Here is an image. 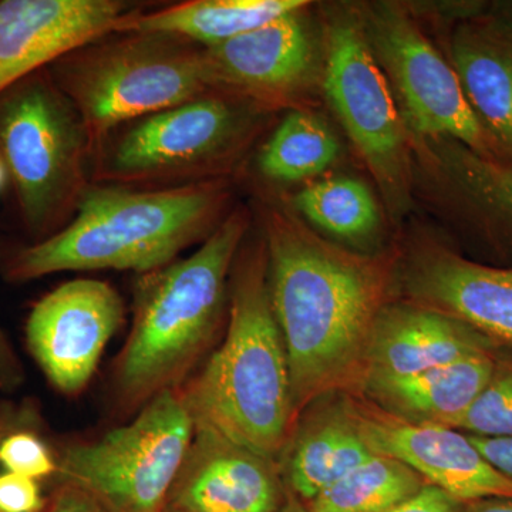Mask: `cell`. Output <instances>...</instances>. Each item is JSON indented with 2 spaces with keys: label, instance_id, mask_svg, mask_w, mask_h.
Masks as SVG:
<instances>
[{
  "label": "cell",
  "instance_id": "cell-30",
  "mask_svg": "<svg viewBox=\"0 0 512 512\" xmlns=\"http://www.w3.org/2000/svg\"><path fill=\"white\" fill-rule=\"evenodd\" d=\"M466 504L444 493L440 488L426 484L419 493L384 512H464Z\"/></svg>",
  "mask_w": 512,
  "mask_h": 512
},
{
  "label": "cell",
  "instance_id": "cell-29",
  "mask_svg": "<svg viewBox=\"0 0 512 512\" xmlns=\"http://www.w3.org/2000/svg\"><path fill=\"white\" fill-rule=\"evenodd\" d=\"M40 512H107L103 505L82 488L67 483H55L46 495L45 507Z\"/></svg>",
  "mask_w": 512,
  "mask_h": 512
},
{
  "label": "cell",
  "instance_id": "cell-28",
  "mask_svg": "<svg viewBox=\"0 0 512 512\" xmlns=\"http://www.w3.org/2000/svg\"><path fill=\"white\" fill-rule=\"evenodd\" d=\"M45 503L39 481L6 471L0 473V512H40Z\"/></svg>",
  "mask_w": 512,
  "mask_h": 512
},
{
  "label": "cell",
  "instance_id": "cell-8",
  "mask_svg": "<svg viewBox=\"0 0 512 512\" xmlns=\"http://www.w3.org/2000/svg\"><path fill=\"white\" fill-rule=\"evenodd\" d=\"M192 434L180 390H165L130 423L60 451L53 481L82 488L107 512H163Z\"/></svg>",
  "mask_w": 512,
  "mask_h": 512
},
{
  "label": "cell",
  "instance_id": "cell-3",
  "mask_svg": "<svg viewBox=\"0 0 512 512\" xmlns=\"http://www.w3.org/2000/svg\"><path fill=\"white\" fill-rule=\"evenodd\" d=\"M227 335L180 390L194 427L278 464L293 424L291 375L268 286L265 242L235 259Z\"/></svg>",
  "mask_w": 512,
  "mask_h": 512
},
{
  "label": "cell",
  "instance_id": "cell-4",
  "mask_svg": "<svg viewBox=\"0 0 512 512\" xmlns=\"http://www.w3.org/2000/svg\"><path fill=\"white\" fill-rule=\"evenodd\" d=\"M247 228L245 215L234 212L194 254L140 279L133 326L114 367L121 410L138 412L157 394L180 387L210 346Z\"/></svg>",
  "mask_w": 512,
  "mask_h": 512
},
{
  "label": "cell",
  "instance_id": "cell-10",
  "mask_svg": "<svg viewBox=\"0 0 512 512\" xmlns=\"http://www.w3.org/2000/svg\"><path fill=\"white\" fill-rule=\"evenodd\" d=\"M376 59L390 74L404 114L417 133L447 137L484 158L497 160L493 144L464 96L453 64L402 13L383 9L365 30Z\"/></svg>",
  "mask_w": 512,
  "mask_h": 512
},
{
  "label": "cell",
  "instance_id": "cell-21",
  "mask_svg": "<svg viewBox=\"0 0 512 512\" xmlns=\"http://www.w3.org/2000/svg\"><path fill=\"white\" fill-rule=\"evenodd\" d=\"M303 0H191L154 12L131 10L114 33H157L208 49L305 9Z\"/></svg>",
  "mask_w": 512,
  "mask_h": 512
},
{
  "label": "cell",
  "instance_id": "cell-14",
  "mask_svg": "<svg viewBox=\"0 0 512 512\" xmlns=\"http://www.w3.org/2000/svg\"><path fill=\"white\" fill-rule=\"evenodd\" d=\"M131 10L119 0H0V94L111 35Z\"/></svg>",
  "mask_w": 512,
  "mask_h": 512
},
{
  "label": "cell",
  "instance_id": "cell-32",
  "mask_svg": "<svg viewBox=\"0 0 512 512\" xmlns=\"http://www.w3.org/2000/svg\"><path fill=\"white\" fill-rule=\"evenodd\" d=\"M25 380V369L12 343L0 328V389L15 390Z\"/></svg>",
  "mask_w": 512,
  "mask_h": 512
},
{
  "label": "cell",
  "instance_id": "cell-20",
  "mask_svg": "<svg viewBox=\"0 0 512 512\" xmlns=\"http://www.w3.org/2000/svg\"><path fill=\"white\" fill-rule=\"evenodd\" d=\"M497 355V349L484 350L419 375L363 380L349 390L402 419L453 427L487 386Z\"/></svg>",
  "mask_w": 512,
  "mask_h": 512
},
{
  "label": "cell",
  "instance_id": "cell-31",
  "mask_svg": "<svg viewBox=\"0 0 512 512\" xmlns=\"http://www.w3.org/2000/svg\"><path fill=\"white\" fill-rule=\"evenodd\" d=\"M468 437L485 460L512 481V437Z\"/></svg>",
  "mask_w": 512,
  "mask_h": 512
},
{
  "label": "cell",
  "instance_id": "cell-18",
  "mask_svg": "<svg viewBox=\"0 0 512 512\" xmlns=\"http://www.w3.org/2000/svg\"><path fill=\"white\" fill-rule=\"evenodd\" d=\"M318 400L296 419L278 460L286 490L303 504L375 454L360 436L342 393Z\"/></svg>",
  "mask_w": 512,
  "mask_h": 512
},
{
  "label": "cell",
  "instance_id": "cell-33",
  "mask_svg": "<svg viewBox=\"0 0 512 512\" xmlns=\"http://www.w3.org/2000/svg\"><path fill=\"white\" fill-rule=\"evenodd\" d=\"M512 40V2L497 3L484 18H478Z\"/></svg>",
  "mask_w": 512,
  "mask_h": 512
},
{
  "label": "cell",
  "instance_id": "cell-11",
  "mask_svg": "<svg viewBox=\"0 0 512 512\" xmlns=\"http://www.w3.org/2000/svg\"><path fill=\"white\" fill-rule=\"evenodd\" d=\"M340 393L373 453L402 461L427 484L461 503L512 497V481L485 460L467 434L443 424L394 416L353 390Z\"/></svg>",
  "mask_w": 512,
  "mask_h": 512
},
{
  "label": "cell",
  "instance_id": "cell-25",
  "mask_svg": "<svg viewBox=\"0 0 512 512\" xmlns=\"http://www.w3.org/2000/svg\"><path fill=\"white\" fill-rule=\"evenodd\" d=\"M446 163L468 197L512 224V165L478 156L454 141Z\"/></svg>",
  "mask_w": 512,
  "mask_h": 512
},
{
  "label": "cell",
  "instance_id": "cell-24",
  "mask_svg": "<svg viewBox=\"0 0 512 512\" xmlns=\"http://www.w3.org/2000/svg\"><path fill=\"white\" fill-rule=\"evenodd\" d=\"M293 204L316 227L349 241L369 237L379 225L375 197L355 178H330L309 185Z\"/></svg>",
  "mask_w": 512,
  "mask_h": 512
},
{
  "label": "cell",
  "instance_id": "cell-17",
  "mask_svg": "<svg viewBox=\"0 0 512 512\" xmlns=\"http://www.w3.org/2000/svg\"><path fill=\"white\" fill-rule=\"evenodd\" d=\"M497 348L477 330L444 313L413 302L386 303L370 333L356 384L419 375Z\"/></svg>",
  "mask_w": 512,
  "mask_h": 512
},
{
  "label": "cell",
  "instance_id": "cell-6",
  "mask_svg": "<svg viewBox=\"0 0 512 512\" xmlns=\"http://www.w3.org/2000/svg\"><path fill=\"white\" fill-rule=\"evenodd\" d=\"M92 156L79 113L47 67L0 94V158L33 242L55 235L77 211Z\"/></svg>",
  "mask_w": 512,
  "mask_h": 512
},
{
  "label": "cell",
  "instance_id": "cell-35",
  "mask_svg": "<svg viewBox=\"0 0 512 512\" xmlns=\"http://www.w3.org/2000/svg\"><path fill=\"white\" fill-rule=\"evenodd\" d=\"M281 512H308L306 511L305 505L298 500V498L293 497L291 493L288 491V498H286V503L284 508H282Z\"/></svg>",
  "mask_w": 512,
  "mask_h": 512
},
{
  "label": "cell",
  "instance_id": "cell-37",
  "mask_svg": "<svg viewBox=\"0 0 512 512\" xmlns=\"http://www.w3.org/2000/svg\"><path fill=\"white\" fill-rule=\"evenodd\" d=\"M8 180V171H6L5 164H3L2 158H0V191L5 188L6 181Z\"/></svg>",
  "mask_w": 512,
  "mask_h": 512
},
{
  "label": "cell",
  "instance_id": "cell-7",
  "mask_svg": "<svg viewBox=\"0 0 512 512\" xmlns=\"http://www.w3.org/2000/svg\"><path fill=\"white\" fill-rule=\"evenodd\" d=\"M255 104L212 92L134 121L101 141L94 178L121 187L167 188L212 180L247 144Z\"/></svg>",
  "mask_w": 512,
  "mask_h": 512
},
{
  "label": "cell",
  "instance_id": "cell-9",
  "mask_svg": "<svg viewBox=\"0 0 512 512\" xmlns=\"http://www.w3.org/2000/svg\"><path fill=\"white\" fill-rule=\"evenodd\" d=\"M323 87L330 106L399 217L410 201L406 130L365 30L343 20L330 26Z\"/></svg>",
  "mask_w": 512,
  "mask_h": 512
},
{
  "label": "cell",
  "instance_id": "cell-23",
  "mask_svg": "<svg viewBox=\"0 0 512 512\" xmlns=\"http://www.w3.org/2000/svg\"><path fill=\"white\" fill-rule=\"evenodd\" d=\"M338 154V140L322 120L293 111L262 147L258 165L269 180L295 183L328 170Z\"/></svg>",
  "mask_w": 512,
  "mask_h": 512
},
{
  "label": "cell",
  "instance_id": "cell-16",
  "mask_svg": "<svg viewBox=\"0 0 512 512\" xmlns=\"http://www.w3.org/2000/svg\"><path fill=\"white\" fill-rule=\"evenodd\" d=\"M410 301L460 320L512 349V268L468 261L439 247L420 249L403 274Z\"/></svg>",
  "mask_w": 512,
  "mask_h": 512
},
{
  "label": "cell",
  "instance_id": "cell-38",
  "mask_svg": "<svg viewBox=\"0 0 512 512\" xmlns=\"http://www.w3.org/2000/svg\"><path fill=\"white\" fill-rule=\"evenodd\" d=\"M163 512H190V511L174 510V508L165 507Z\"/></svg>",
  "mask_w": 512,
  "mask_h": 512
},
{
  "label": "cell",
  "instance_id": "cell-5",
  "mask_svg": "<svg viewBox=\"0 0 512 512\" xmlns=\"http://www.w3.org/2000/svg\"><path fill=\"white\" fill-rule=\"evenodd\" d=\"M93 151L124 123L215 92L204 47L157 33H111L47 67Z\"/></svg>",
  "mask_w": 512,
  "mask_h": 512
},
{
  "label": "cell",
  "instance_id": "cell-12",
  "mask_svg": "<svg viewBox=\"0 0 512 512\" xmlns=\"http://www.w3.org/2000/svg\"><path fill=\"white\" fill-rule=\"evenodd\" d=\"M119 293L106 282L74 279L47 293L26 322L30 355L66 396L82 392L123 322Z\"/></svg>",
  "mask_w": 512,
  "mask_h": 512
},
{
  "label": "cell",
  "instance_id": "cell-36",
  "mask_svg": "<svg viewBox=\"0 0 512 512\" xmlns=\"http://www.w3.org/2000/svg\"><path fill=\"white\" fill-rule=\"evenodd\" d=\"M12 426L13 423H10L8 416H5V414L2 413V410H0V440H2V437L8 433Z\"/></svg>",
  "mask_w": 512,
  "mask_h": 512
},
{
  "label": "cell",
  "instance_id": "cell-34",
  "mask_svg": "<svg viewBox=\"0 0 512 512\" xmlns=\"http://www.w3.org/2000/svg\"><path fill=\"white\" fill-rule=\"evenodd\" d=\"M464 512H512V497H491L471 501Z\"/></svg>",
  "mask_w": 512,
  "mask_h": 512
},
{
  "label": "cell",
  "instance_id": "cell-19",
  "mask_svg": "<svg viewBox=\"0 0 512 512\" xmlns=\"http://www.w3.org/2000/svg\"><path fill=\"white\" fill-rule=\"evenodd\" d=\"M451 64L501 163L512 165V40L483 20L454 30Z\"/></svg>",
  "mask_w": 512,
  "mask_h": 512
},
{
  "label": "cell",
  "instance_id": "cell-2",
  "mask_svg": "<svg viewBox=\"0 0 512 512\" xmlns=\"http://www.w3.org/2000/svg\"><path fill=\"white\" fill-rule=\"evenodd\" d=\"M227 191L217 180L138 190L89 187L76 217L52 237L0 249L9 282L35 281L64 271H156L221 224Z\"/></svg>",
  "mask_w": 512,
  "mask_h": 512
},
{
  "label": "cell",
  "instance_id": "cell-15",
  "mask_svg": "<svg viewBox=\"0 0 512 512\" xmlns=\"http://www.w3.org/2000/svg\"><path fill=\"white\" fill-rule=\"evenodd\" d=\"M288 498L278 464L215 431L194 434L165 507L190 512H281Z\"/></svg>",
  "mask_w": 512,
  "mask_h": 512
},
{
  "label": "cell",
  "instance_id": "cell-27",
  "mask_svg": "<svg viewBox=\"0 0 512 512\" xmlns=\"http://www.w3.org/2000/svg\"><path fill=\"white\" fill-rule=\"evenodd\" d=\"M0 467L40 483L55 478L57 456L35 430L13 424L0 440Z\"/></svg>",
  "mask_w": 512,
  "mask_h": 512
},
{
  "label": "cell",
  "instance_id": "cell-22",
  "mask_svg": "<svg viewBox=\"0 0 512 512\" xmlns=\"http://www.w3.org/2000/svg\"><path fill=\"white\" fill-rule=\"evenodd\" d=\"M426 484L402 461L373 454L318 497L302 504L308 512H384L419 493Z\"/></svg>",
  "mask_w": 512,
  "mask_h": 512
},
{
  "label": "cell",
  "instance_id": "cell-26",
  "mask_svg": "<svg viewBox=\"0 0 512 512\" xmlns=\"http://www.w3.org/2000/svg\"><path fill=\"white\" fill-rule=\"evenodd\" d=\"M453 429L477 437H512V355L498 352L487 386Z\"/></svg>",
  "mask_w": 512,
  "mask_h": 512
},
{
  "label": "cell",
  "instance_id": "cell-1",
  "mask_svg": "<svg viewBox=\"0 0 512 512\" xmlns=\"http://www.w3.org/2000/svg\"><path fill=\"white\" fill-rule=\"evenodd\" d=\"M268 286L288 357L293 414L355 387L387 303L390 269L319 238L291 212L265 208Z\"/></svg>",
  "mask_w": 512,
  "mask_h": 512
},
{
  "label": "cell",
  "instance_id": "cell-13",
  "mask_svg": "<svg viewBox=\"0 0 512 512\" xmlns=\"http://www.w3.org/2000/svg\"><path fill=\"white\" fill-rule=\"evenodd\" d=\"M302 10L204 49L215 92L231 94L259 109L298 101L316 73L315 43Z\"/></svg>",
  "mask_w": 512,
  "mask_h": 512
}]
</instances>
